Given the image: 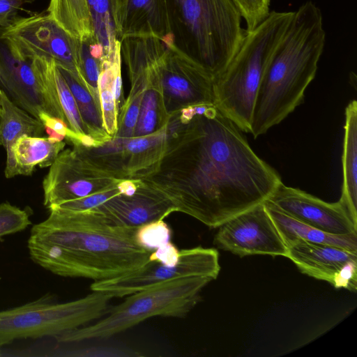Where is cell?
<instances>
[{"instance_id": "cell-3", "label": "cell", "mask_w": 357, "mask_h": 357, "mask_svg": "<svg viewBox=\"0 0 357 357\" xmlns=\"http://www.w3.org/2000/svg\"><path fill=\"white\" fill-rule=\"evenodd\" d=\"M325 43L321 10L312 1H306L294 11L259 84L250 131L254 138L280 123L303 102Z\"/></svg>"}, {"instance_id": "cell-37", "label": "cell", "mask_w": 357, "mask_h": 357, "mask_svg": "<svg viewBox=\"0 0 357 357\" xmlns=\"http://www.w3.org/2000/svg\"><path fill=\"white\" fill-rule=\"evenodd\" d=\"M0 146H1V142H0Z\"/></svg>"}, {"instance_id": "cell-7", "label": "cell", "mask_w": 357, "mask_h": 357, "mask_svg": "<svg viewBox=\"0 0 357 357\" xmlns=\"http://www.w3.org/2000/svg\"><path fill=\"white\" fill-rule=\"evenodd\" d=\"M112 298L93 291L81 298L54 303L44 296L20 306L0 310V348L14 340L56 337L105 316Z\"/></svg>"}, {"instance_id": "cell-16", "label": "cell", "mask_w": 357, "mask_h": 357, "mask_svg": "<svg viewBox=\"0 0 357 357\" xmlns=\"http://www.w3.org/2000/svg\"><path fill=\"white\" fill-rule=\"evenodd\" d=\"M31 63L43 87L49 114L63 121L77 136L78 143L91 144L94 139L88 134L74 96L56 62L52 59L38 57Z\"/></svg>"}, {"instance_id": "cell-28", "label": "cell", "mask_w": 357, "mask_h": 357, "mask_svg": "<svg viewBox=\"0 0 357 357\" xmlns=\"http://www.w3.org/2000/svg\"><path fill=\"white\" fill-rule=\"evenodd\" d=\"M106 54L94 36L80 40L79 68L81 84L99 104L98 79Z\"/></svg>"}, {"instance_id": "cell-23", "label": "cell", "mask_w": 357, "mask_h": 357, "mask_svg": "<svg viewBox=\"0 0 357 357\" xmlns=\"http://www.w3.org/2000/svg\"><path fill=\"white\" fill-rule=\"evenodd\" d=\"M121 44L115 47L104 57L98 79V93L104 128L112 137L118 131L119 110L114 94V82L121 73Z\"/></svg>"}, {"instance_id": "cell-35", "label": "cell", "mask_w": 357, "mask_h": 357, "mask_svg": "<svg viewBox=\"0 0 357 357\" xmlns=\"http://www.w3.org/2000/svg\"><path fill=\"white\" fill-rule=\"evenodd\" d=\"M180 250L171 241L153 250L149 260L155 261L166 266H175L179 259Z\"/></svg>"}, {"instance_id": "cell-27", "label": "cell", "mask_w": 357, "mask_h": 357, "mask_svg": "<svg viewBox=\"0 0 357 357\" xmlns=\"http://www.w3.org/2000/svg\"><path fill=\"white\" fill-rule=\"evenodd\" d=\"M93 36L105 54L119 41L115 26L116 0H86Z\"/></svg>"}, {"instance_id": "cell-5", "label": "cell", "mask_w": 357, "mask_h": 357, "mask_svg": "<svg viewBox=\"0 0 357 357\" xmlns=\"http://www.w3.org/2000/svg\"><path fill=\"white\" fill-rule=\"evenodd\" d=\"M184 31L185 52L211 76L221 73L239 50L246 30L231 0H171Z\"/></svg>"}, {"instance_id": "cell-30", "label": "cell", "mask_w": 357, "mask_h": 357, "mask_svg": "<svg viewBox=\"0 0 357 357\" xmlns=\"http://www.w3.org/2000/svg\"><path fill=\"white\" fill-rule=\"evenodd\" d=\"M31 224L26 210L8 202L0 204V241L6 236L24 231Z\"/></svg>"}, {"instance_id": "cell-14", "label": "cell", "mask_w": 357, "mask_h": 357, "mask_svg": "<svg viewBox=\"0 0 357 357\" xmlns=\"http://www.w3.org/2000/svg\"><path fill=\"white\" fill-rule=\"evenodd\" d=\"M139 181L133 195H118L92 210L113 225L134 228L164 220L176 211L168 198Z\"/></svg>"}, {"instance_id": "cell-32", "label": "cell", "mask_w": 357, "mask_h": 357, "mask_svg": "<svg viewBox=\"0 0 357 357\" xmlns=\"http://www.w3.org/2000/svg\"><path fill=\"white\" fill-rule=\"evenodd\" d=\"M120 194H122V192L117 185L107 190L96 192L82 198L67 201L53 207L70 211H84L91 210Z\"/></svg>"}, {"instance_id": "cell-9", "label": "cell", "mask_w": 357, "mask_h": 357, "mask_svg": "<svg viewBox=\"0 0 357 357\" xmlns=\"http://www.w3.org/2000/svg\"><path fill=\"white\" fill-rule=\"evenodd\" d=\"M0 40L13 54L29 61L38 57L53 59L81 83L80 40L47 13L13 20L1 32Z\"/></svg>"}, {"instance_id": "cell-6", "label": "cell", "mask_w": 357, "mask_h": 357, "mask_svg": "<svg viewBox=\"0 0 357 357\" xmlns=\"http://www.w3.org/2000/svg\"><path fill=\"white\" fill-rule=\"evenodd\" d=\"M213 279L196 276L174 280L127 296L109 307L98 321L66 331L56 337L60 342L105 339L155 316L185 317L200 301L201 291Z\"/></svg>"}, {"instance_id": "cell-34", "label": "cell", "mask_w": 357, "mask_h": 357, "mask_svg": "<svg viewBox=\"0 0 357 357\" xmlns=\"http://www.w3.org/2000/svg\"><path fill=\"white\" fill-rule=\"evenodd\" d=\"M38 120L43 123L45 130H52L68 139L72 143L79 142L77 136L61 119L44 112L40 115Z\"/></svg>"}, {"instance_id": "cell-8", "label": "cell", "mask_w": 357, "mask_h": 357, "mask_svg": "<svg viewBox=\"0 0 357 357\" xmlns=\"http://www.w3.org/2000/svg\"><path fill=\"white\" fill-rule=\"evenodd\" d=\"M148 82L160 91L168 115L197 105H214L213 78L174 36L166 38L154 55Z\"/></svg>"}, {"instance_id": "cell-13", "label": "cell", "mask_w": 357, "mask_h": 357, "mask_svg": "<svg viewBox=\"0 0 357 357\" xmlns=\"http://www.w3.org/2000/svg\"><path fill=\"white\" fill-rule=\"evenodd\" d=\"M268 199L285 214L326 233L357 235V222L340 199L326 202L283 183Z\"/></svg>"}, {"instance_id": "cell-2", "label": "cell", "mask_w": 357, "mask_h": 357, "mask_svg": "<svg viewBox=\"0 0 357 357\" xmlns=\"http://www.w3.org/2000/svg\"><path fill=\"white\" fill-rule=\"evenodd\" d=\"M27 241L32 261L52 273L94 281L120 276L144 265L151 250L135 241L138 228L113 225L93 210L48 209Z\"/></svg>"}, {"instance_id": "cell-18", "label": "cell", "mask_w": 357, "mask_h": 357, "mask_svg": "<svg viewBox=\"0 0 357 357\" xmlns=\"http://www.w3.org/2000/svg\"><path fill=\"white\" fill-rule=\"evenodd\" d=\"M286 257L303 274L331 283L334 275L357 254L344 249L319 243L298 241L289 248Z\"/></svg>"}, {"instance_id": "cell-1", "label": "cell", "mask_w": 357, "mask_h": 357, "mask_svg": "<svg viewBox=\"0 0 357 357\" xmlns=\"http://www.w3.org/2000/svg\"><path fill=\"white\" fill-rule=\"evenodd\" d=\"M167 130L161 158L139 180L209 227L264 203L282 183L215 105L185 122L171 116Z\"/></svg>"}, {"instance_id": "cell-29", "label": "cell", "mask_w": 357, "mask_h": 357, "mask_svg": "<svg viewBox=\"0 0 357 357\" xmlns=\"http://www.w3.org/2000/svg\"><path fill=\"white\" fill-rule=\"evenodd\" d=\"M171 236L170 228L164 220H160L139 227L135 241L141 247L153 251L169 242Z\"/></svg>"}, {"instance_id": "cell-36", "label": "cell", "mask_w": 357, "mask_h": 357, "mask_svg": "<svg viewBox=\"0 0 357 357\" xmlns=\"http://www.w3.org/2000/svg\"><path fill=\"white\" fill-rule=\"evenodd\" d=\"M27 0H0V26L6 28Z\"/></svg>"}, {"instance_id": "cell-20", "label": "cell", "mask_w": 357, "mask_h": 357, "mask_svg": "<svg viewBox=\"0 0 357 357\" xmlns=\"http://www.w3.org/2000/svg\"><path fill=\"white\" fill-rule=\"evenodd\" d=\"M264 206L276 226L287 248L303 241L340 248L357 254V235H335L323 231L285 214L268 199Z\"/></svg>"}, {"instance_id": "cell-38", "label": "cell", "mask_w": 357, "mask_h": 357, "mask_svg": "<svg viewBox=\"0 0 357 357\" xmlns=\"http://www.w3.org/2000/svg\"><path fill=\"white\" fill-rule=\"evenodd\" d=\"M0 280H1V278H0Z\"/></svg>"}, {"instance_id": "cell-12", "label": "cell", "mask_w": 357, "mask_h": 357, "mask_svg": "<svg viewBox=\"0 0 357 357\" xmlns=\"http://www.w3.org/2000/svg\"><path fill=\"white\" fill-rule=\"evenodd\" d=\"M116 178L90 167L73 149L60 152L43 178V204L47 208L116 186Z\"/></svg>"}, {"instance_id": "cell-17", "label": "cell", "mask_w": 357, "mask_h": 357, "mask_svg": "<svg viewBox=\"0 0 357 357\" xmlns=\"http://www.w3.org/2000/svg\"><path fill=\"white\" fill-rule=\"evenodd\" d=\"M0 82L12 100L35 118L38 119L44 112L49 114L43 87L31 61L13 54L2 41Z\"/></svg>"}, {"instance_id": "cell-24", "label": "cell", "mask_w": 357, "mask_h": 357, "mask_svg": "<svg viewBox=\"0 0 357 357\" xmlns=\"http://www.w3.org/2000/svg\"><path fill=\"white\" fill-rule=\"evenodd\" d=\"M59 68L74 96L89 135L95 140L97 146L112 139L104 128L100 104L91 92L70 72Z\"/></svg>"}, {"instance_id": "cell-26", "label": "cell", "mask_w": 357, "mask_h": 357, "mask_svg": "<svg viewBox=\"0 0 357 357\" xmlns=\"http://www.w3.org/2000/svg\"><path fill=\"white\" fill-rule=\"evenodd\" d=\"M169 119L159 90L153 85L146 84L134 137L146 136L160 130L167 124Z\"/></svg>"}, {"instance_id": "cell-33", "label": "cell", "mask_w": 357, "mask_h": 357, "mask_svg": "<svg viewBox=\"0 0 357 357\" xmlns=\"http://www.w3.org/2000/svg\"><path fill=\"white\" fill-rule=\"evenodd\" d=\"M357 259L346 262L334 275L331 284L336 289L344 288L351 291H356Z\"/></svg>"}, {"instance_id": "cell-4", "label": "cell", "mask_w": 357, "mask_h": 357, "mask_svg": "<svg viewBox=\"0 0 357 357\" xmlns=\"http://www.w3.org/2000/svg\"><path fill=\"white\" fill-rule=\"evenodd\" d=\"M294 11H271L213 79L214 105L242 131L250 132L255 101L265 70L282 40Z\"/></svg>"}, {"instance_id": "cell-15", "label": "cell", "mask_w": 357, "mask_h": 357, "mask_svg": "<svg viewBox=\"0 0 357 357\" xmlns=\"http://www.w3.org/2000/svg\"><path fill=\"white\" fill-rule=\"evenodd\" d=\"M171 0H116L118 40L132 37L174 36Z\"/></svg>"}, {"instance_id": "cell-19", "label": "cell", "mask_w": 357, "mask_h": 357, "mask_svg": "<svg viewBox=\"0 0 357 357\" xmlns=\"http://www.w3.org/2000/svg\"><path fill=\"white\" fill-rule=\"evenodd\" d=\"M45 130L40 121L17 105L0 87V142L6 151V178L17 176L13 155L17 139L24 135L42 137Z\"/></svg>"}, {"instance_id": "cell-31", "label": "cell", "mask_w": 357, "mask_h": 357, "mask_svg": "<svg viewBox=\"0 0 357 357\" xmlns=\"http://www.w3.org/2000/svg\"><path fill=\"white\" fill-rule=\"evenodd\" d=\"M242 19L246 24V31L249 32L260 24L270 13L271 0H231Z\"/></svg>"}, {"instance_id": "cell-22", "label": "cell", "mask_w": 357, "mask_h": 357, "mask_svg": "<svg viewBox=\"0 0 357 357\" xmlns=\"http://www.w3.org/2000/svg\"><path fill=\"white\" fill-rule=\"evenodd\" d=\"M65 145L63 141L49 137L21 136L13 148L17 176H30L37 166L50 167Z\"/></svg>"}, {"instance_id": "cell-25", "label": "cell", "mask_w": 357, "mask_h": 357, "mask_svg": "<svg viewBox=\"0 0 357 357\" xmlns=\"http://www.w3.org/2000/svg\"><path fill=\"white\" fill-rule=\"evenodd\" d=\"M47 13L78 40L93 36L86 0H50Z\"/></svg>"}, {"instance_id": "cell-11", "label": "cell", "mask_w": 357, "mask_h": 357, "mask_svg": "<svg viewBox=\"0 0 357 357\" xmlns=\"http://www.w3.org/2000/svg\"><path fill=\"white\" fill-rule=\"evenodd\" d=\"M213 243L241 257L269 255L286 257L287 248L264 203L228 220L220 226Z\"/></svg>"}, {"instance_id": "cell-21", "label": "cell", "mask_w": 357, "mask_h": 357, "mask_svg": "<svg viewBox=\"0 0 357 357\" xmlns=\"http://www.w3.org/2000/svg\"><path fill=\"white\" fill-rule=\"evenodd\" d=\"M342 163V188L340 200L357 222V102L353 100L345 109Z\"/></svg>"}, {"instance_id": "cell-10", "label": "cell", "mask_w": 357, "mask_h": 357, "mask_svg": "<svg viewBox=\"0 0 357 357\" xmlns=\"http://www.w3.org/2000/svg\"><path fill=\"white\" fill-rule=\"evenodd\" d=\"M220 270L219 254L214 248L196 247L180 250L175 266L150 261L139 268L110 279L94 281L93 291L107 294L112 298L123 297L174 280L206 276L215 280Z\"/></svg>"}]
</instances>
